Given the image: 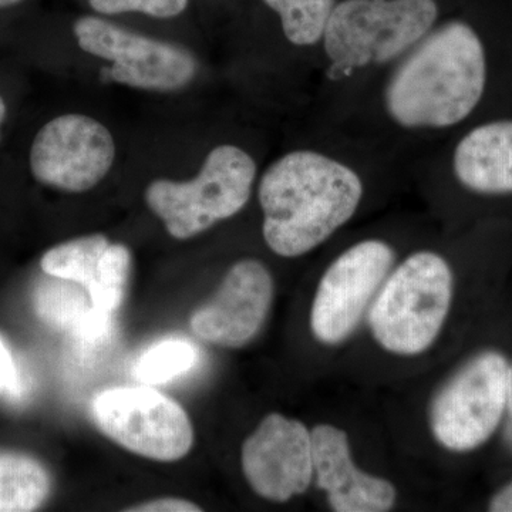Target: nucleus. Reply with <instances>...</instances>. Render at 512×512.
<instances>
[{
    "mask_svg": "<svg viewBox=\"0 0 512 512\" xmlns=\"http://www.w3.org/2000/svg\"><path fill=\"white\" fill-rule=\"evenodd\" d=\"M241 463L259 497L286 503L313 481L311 431L299 420L269 414L245 440Z\"/></svg>",
    "mask_w": 512,
    "mask_h": 512,
    "instance_id": "nucleus-10",
    "label": "nucleus"
},
{
    "mask_svg": "<svg viewBox=\"0 0 512 512\" xmlns=\"http://www.w3.org/2000/svg\"><path fill=\"white\" fill-rule=\"evenodd\" d=\"M23 0H0V9L10 8V6L18 5Z\"/></svg>",
    "mask_w": 512,
    "mask_h": 512,
    "instance_id": "nucleus-25",
    "label": "nucleus"
},
{
    "mask_svg": "<svg viewBox=\"0 0 512 512\" xmlns=\"http://www.w3.org/2000/svg\"><path fill=\"white\" fill-rule=\"evenodd\" d=\"M447 165L464 190L480 195L512 194V119L470 128L451 148Z\"/></svg>",
    "mask_w": 512,
    "mask_h": 512,
    "instance_id": "nucleus-14",
    "label": "nucleus"
},
{
    "mask_svg": "<svg viewBox=\"0 0 512 512\" xmlns=\"http://www.w3.org/2000/svg\"><path fill=\"white\" fill-rule=\"evenodd\" d=\"M258 163L238 144L212 148L192 180L153 181L146 190L148 208L175 239H190L235 217L252 197Z\"/></svg>",
    "mask_w": 512,
    "mask_h": 512,
    "instance_id": "nucleus-4",
    "label": "nucleus"
},
{
    "mask_svg": "<svg viewBox=\"0 0 512 512\" xmlns=\"http://www.w3.org/2000/svg\"><path fill=\"white\" fill-rule=\"evenodd\" d=\"M40 266L49 276L82 285L94 309L114 315L126 295L131 254L126 245L94 234L49 249Z\"/></svg>",
    "mask_w": 512,
    "mask_h": 512,
    "instance_id": "nucleus-13",
    "label": "nucleus"
},
{
    "mask_svg": "<svg viewBox=\"0 0 512 512\" xmlns=\"http://www.w3.org/2000/svg\"><path fill=\"white\" fill-rule=\"evenodd\" d=\"M510 362L484 350L461 367L434 397L430 427L441 446L467 453L483 446L505 413Z\"/></svg>",
    "mask_w": 512,
    "mask_h": 512,
    "instance_id": "nucleus-5",
    "label": "nucleus"
},
{
    "mask_svg": "<svg viewBox=\"0 0 512 512\" xmlns=\"http://www.w3.org/2000/svg\"><path fill=\"white\" fill-rule=\"evenodd\" d=\"M439 22L437 0H338L318 55L329 123Z\"/></svg>",
    "mask_w": 512,
    "mask_h": 512,
    "instance_id": "nucleus-2",
    "label": "nucleus"
},
{
    "mask_svg": "<svg viewBox=\"0 0 512 512\" xmlns=\"http://www.w3.org/2000/svg\"><path fill=\"white\" fill-rule=\"evenodd\" d=\"M22 393L18 366L5 340L0 338V396L19 397Z\"/></svg>",
    "mask_w": 512,
    "mask_h": 512,
    "instance_id": "nucleus-20",
    "label": "nucleus"
},
{
    "mask_svg": "<svg viewBox=\"0 0 512 512\" xmlns=\"http://www.w3.org/2000/svg\"><path fill=\"white\" fill-rule=\"evenodd\" d=\"M373 150L342 131L318 146L286 151L258 181L262 235L268 248L298 258L325 244L353 220L366 195L360 165Z\"/></svg>",
    "mask_w": 512,
    "mask_h": 512,
    "instance_id": "nucleus-1",
    "label": "nucleus"
},
{
    "mask_svg": "<svg viewBox=\"0 0 512 512\" xmlns=\"http://www.w3.org/2000/svg\"><path fill=\"white\" fill-rule=\"evenodd\" d=\"M505 436L512 448V363L508 372L507 399H505Z\"/></svg>",
    "mask_w": 512,
    "mask_h": 512,
    "instance_id": "nucleus-23",
    "label": "nucleus"
},
{
    "mask_svg": "<svg viewBox=\"0 0 512 512\" xmlns=\"http://www.w3.org/2000/svg\"><path fill=\"white\" fill-rule=\"evenodd\" d=\"M313 478L338 512H383L396 503L397 491L390 481L370 476L357 468L346 431L319 424L311 431Z\"/></svg>",
    "mask_w": 512,
    "mask_h": 512,
    "instance_id": "nucleus-12",
    "label": "nucleus"
},
{
    "mask_svg": "<svg viewBox=\"0 0 512 512\" xmlns=\"http://www.w3.org/2000/svg\"><path fill=\"white\" fill-rule=\"evenodd\" d=\"M274 299V279L261 261L232 265L217 293L191 316L198 338L224 348H242L264 326Z\"/></svg>",
    "mask_w": 512,
    "mask_h": 512,
    "instance_id": "nucleus-11",
    "label": "nucleus"
},
{
    "mask_svg": "<svg viewBox=\"0 0 512 512\" xmlns=\"http://www.w3.org/2000/svg\"><path fill=\"white\" fill-rule=\"evenodd\" d=\"M89 5L101 15L143 13L151 18L171 19L187 9L188 0H89Z\"/></svg>",
    "mask_w": 512,
    "mask_h": 512,
    "instance_id": "nucleus-19",
    "label": "nucleus"
},
{
    "mask_svg": "<svg viewBox=\"0 0 512 512\" xmlns=\"http://www.w3.org/2000/svg\"><path fill=\"white\" fill-rule=\"evenodd\" d=\"M197 360V349L188 340H161L140 356L134 366V376L148 386L164 384L190 372Z\"/></svg>",
    "mask_w": 512,
    "mask_h": 512,
    "instance_id": "nucleus-18",
    "label": "nucleus"
},
{
    "mask_svg": "<svg viewBox=\"0 0 512 512\" xmlns=\"http://www.w3.org/2000/svg\"><path fill=\"white\" fill-rule=\"evenodd\" d=\"M488 510L493 512H512V481L491 498Z\"/></svg>",
    "mask_w": 512,
    "mask_h": 512,
    "instance_id": "nucleus-22",
    "label": "nucleus"
},
{
    "mask_svg": "<svg viewBox=\"0 0 512 512\" xmlns=\"http://www.w3.org/2000/svg\"><path fill=\"white\" fill-rule=\"evenodd\" d=\"M454 274L439 252L420 249L390 271L370 306L373 338L387 352L416 356L439 338L453 302Z\"/></svg>",
    "mask_w": 512,
    "mask_h": 512,
    "instance_id": "nucleus-3",
    "label": "nucleus"
},
{
    "mask_svg": "<svg viewBox=\"0 0 512 512\" xmlns=\"http://www.w3.org/2000/svg\"><path fill=\"white\" fill-rule=\"evenodd\" d=\"M128 511L144 512H191L201 511L198 505L190 501L180 500V498H161V500L150 501V503L137 505Z\"/></svg>",
    "mask_w": 512,
    "mask_h": 512,
    "instance_id": "nucleus-21",
    "label": "nucleus"
},
{
    "mask_svg": "<svg viewBox=\"0 0 512 512\" xmlns=\"http://www.w3.org/2000/svg\"><path fill=\"white\" fill-rule=\"evenodd\" d=\"M6 114H8V106H6V101L0 96V136H2V126L6 120Z\"/></svg>",
    "mask_w": 512,
    "mask_h": 512,
    "instance_id": "nucleus-24",
    "label": "nucleus"
},
{
    "mask_svg": "<svg viewBox=\"0 0 512 512\" xmlns=\"http://www.w3.org/2000/svg\"><path fill=\"white\" fill-rule=\"evenodd\" d=\"M394 261L392 245L379 238L362 239L333 259L312 305L311 329L320 343L339 345L355 332Z\"/></svg>",
    "mask_w": 512,
    "mask_h": 512,
    "instance_id": "nucleus-8",
    "label": "nucleus"
},
{
    "mask_svg": "<svg viewBox=\"0 0 512 512\" xmlns=\"http://www.w3.org/2000/svg\"><path fill=\"white\" fill-rule=\"evenodd\" d=\"M77 45L87 55L111 63L113 82L148 92H177L195 79L198 62L190 50L140 35L97 16H83L73 26Z\"/></svg>",
    "mask_w": 512,
    "mask_h": 512,
    "instance_id": "nucleus-6",
    "label": "nucleus"
},
{
    "mask_svg": "<svg viewBox=\"0 0 512 512\" xmlns=\"http://www.w3.org/2000/svg\"><path fill=\"white\" fill-rule=\"evenodd\" d=\"M116 143L109 128L86 114H63L37 131L29 153L37 183L55 190L86 192L113 168Z\"/></svg>",
    "mask_w": 512,
    "mask_h": 512,
    "instance_id": "nucleus-9",
    "label": "nucleus"
},
{
    "mask_svg": "<svg viewBox=\"0 0 512 512\" xmlns=\"http://www.w3.org/2000/svg\"><path fill=\"white\" fill-rule=\"evenodd\" d=\"M92 416L111 440L151 460H180L194 443L183 407L150 387L104 390L93 399Z\"/></svg>",
    "mask_w": 512,
    "mask_h": 512,
    "instance_id": "nucleus-7",
    "label": "nucleus"
},
{
    "mask_svg": "<svg viewBox=\"0 0 512 512\" xmlns=\"http://www.w3.org/2000/svg\"><path fill=\"white\" fill-rule=\"evenodd\" d=\"M52 278L37 288L36 311L50 325L72 333L93 308L92 301L82 285Z\"/></svg>",
    "mask_w": 512,
    "mask_h": 512,
    "instance_id": "nucleus-17",
    "label": "nucleus"
},
{
    "mask_svg": "<svg viewBox=\"0 0 512 512\" xmlns=\"http://www.w3.org/2000/svg\"><path fill=\"white\" fill-rule=\"evenodd\" d=\"M50 493L45 467L25 454L0 451V512H28Z\"/></svg>",
    "mask_w": 512,
    "mask_h": 512,
    "instance_id": "nucleus-15",
    "label": "nucleus"
},
{
    "mask_svg": "<svg viewBox=\"0 0 512 512\" xmlns=\"http://www.w3.org/2000/svg\"><path fill=\"white\" fill-rule=\"evenodd\" d=\"M276 13L286 42L319 55L320 45L338 0H264Z\"/></svg>",
    "mask_w": 512,
    "mask_h": 512,
    "instance_id": "nucleus-16",
    "label": "nucleus"
}]
</instances>
